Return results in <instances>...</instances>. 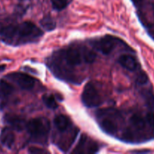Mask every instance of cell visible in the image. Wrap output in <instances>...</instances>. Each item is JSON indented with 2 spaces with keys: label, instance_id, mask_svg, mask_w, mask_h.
<instances>
[{
  "label": "cell",
  "instance_id": "cell-9",
  "mask_svg": "<svg viewBox=\"0 0 154 154\" xmlns=\"http://www.w3.org/2000/svg\"><path fill=\"white\" fill-rule=\"evenodd\" d=\"M98 145L93 141L87 138L85 135H82L79 141L78 145L72 150V153H96L98 151Z\"/></svg>",
  "mask_w": 154,
  "mask_h": 154
},
{
  "label": "cell",
  "instance_id": "cell-5",
  "mask_svg": "<svg viewBox=\"0 0 154 154\" xmlns=\"http://www.w3.org/2000/svg\"><path fill=\"white\" fill-rule=\"evenodd\" d=\"M25 128L35 141L42 142L46 140L49 133L50 123L46 118H34L26 123Z\"/></svg>",
  "mask_w": 154,
  "mask_h": 154
},
{
  "label": "cell",
  "instance_id": "cell-23",
  "mask_svg": "<svg viewBox=\"0 0 154 154\" xmlns=\"http://www.w3.org/2000/svg\"><path fill=\"white\" fill-rule=\"evenodd\" d=\"M5 65H1L0 66V72H3L5 70Z\"/></svg>",
  "mask_w": 154,
  "mask_h": 154
},
{
  "label": "cell",
  "instance_id": "cell-11",
  "mask_svg": "<svg viewBox=\"0 0 154 154\" xmlns=\"http://www.w3.org/2000/svg\"><path fill=\"white\" fill-rule=\"evenodd\" d=\"M15 141V135L11 129L5 128L0 135V142L4 147L11 149L14 146Z\"/></svg>",
  "mask_w": 154,
  "mask_h": 154
},
{
  "label": "cell",
  "instance_id": "cell-15",
  "mask_svg": "<svg viewBox=\"0 0 154 154\" xmlns=\"http://www.w3.org/2000/svg\"><path fill=\"white\" fill-rule=\"evenodd\" d=\"M42 101H43L44 104L47 108H50V109H56L58 108V105H57L56 99L53 95L49 94H45L42 96Z\"/></svg>",
  "mask_w": 154,
  "mask_h": 154
},
{
  "label": "cell",
  "instance_id": "cell-14",
  "mask_svg": "<svg viewBox=\"0 0 154 154\" xmlns=\"http://www.w3.org/2000/svg\"><path fill=\"white\" fill-rule=\"evenodd\" d=\"M14 92V87L10 83L1 80L0 81V97L2 99H7Z\"/></svg>",
  "mask_w": 154,
  "mask_h": 154
},
{
  "label": "cell",
  "instance_id": "cell-24",
  "mask_svg": "<svg viewBox=\"0 0 154 154\" xmlns=\"http://www.w3.org/2000/svg\"><path fill=\"white\" fill-rule=\"evenodd\" d=\"M152 12H153V16H154V4L152 5Z\"/></svg>",
  "mask_w": 154,
  "mask_h": 154
},
{
  "label": "cell",
  "instance_id": "cell-10",
  "mask_svg": "<svg viewBox=\"0 0 154 154\" xmlns=\"http://www.w3.org/2000/svg\"><path fill=\"white\" fill-rule=\"evenodd\" d=\"M118 61L122 67L129 71H134L138 67L137 60L131 54H122L119 57Z\"/></svg>",
  "mask_w": 154,
  "mask_h": 154
},
{
  "label": "cell",
  "instance_id": "cell-6",
  "mask_svg": "<svg viewBox=\"0 0 154 154\" xmlns=\"http://www.w3.org/2000/svg\"><path fill=\"white\" fill-rule=\"evenodd\" d=\"M82 101L85 106L90 108L99 106L103 103L101 93L93 82H88L85 86Z\"/></svg>",
  "mask_w": 154,
  "mask_h": 154
},
{
  "label": "cell",
  "instance_id": "cell-20",
  "mask_svg": "<svg viewBox=\"0 0 154 154\" xmlns=\"http://www.w3.org/2000/svg\"><path fill=\"white\" fill-rule=\"evenodd\" d=\"M29 152L31 153H48L49 152L47 151L46 150H44V149H41V148H38V147H30L29 149Z\"/></svg>",
  "mask_w": 154,
  "mask_h": 154
},
{
  "label": "cell",
  "instance_id": "cell-18",
  "mask_svg": "<svg viewBox=\"0 0 154 154\" xmlns=\"http://www.w3.org/2000/svg\"><path fill=\"white\" fill-rule=\"evenodd\" d=\"M53 8L57 11H61L67 6V0H51Z\"/></svg>",
  "mask_w": 154,
  "mask_h": 154
},
{
  "label": "cell",
  "instance_id": "cell-3",
  "mask_svg": "<svg viewBox=\"0 0 154 154\" xmlns=\"http://www.w3.org/2000/svg\"><path fill=\"white\" fill-rule=\"evenodd\" d=\"M42 30L33 23L26 21L16 25L12 45H24L31 43L39 39L42 35Z\"/></svg>",
  "mask_w": 154,
  "mask_h": 154
},
{
  "label": "cell",
  "instance_id": "cell-1",
  "mask_svg": "<svg viewBox=\"0 0 154 154\" xmlns=\"http://www.w3.org/2000/svg\"><path fill=\"white\" fill-rule=\"evenodd\" d=\"M152 139H154V112L132 114L120 140L127 143H141Z\"/></svg>",
  "mask_w": 154,
  "mask_h": 154
},
{
  "label": "cell",
  "instance_id": "cell-22",
  "mask_svg": "<svg viewBox=\"0 0 154 154\" xmlns=\"http://www.w3.org/2000/svg\"><path fill=\"white\" fill-rule=\"evenodd\" d=\"M131 1H132V2L134 3V4L138 5V4H140V2H142L143 0H131Z\"/></svg>",
  "mask_w": 154,
  "mask_h": 154
},
{
  "label": "cell",
  "instance_id": "cell-8",
  "mask_svg": "<svg viewBox=\"0 0 154 154\" xmlns=\"http://www.w3.org/2000/svg\"><path fill=\"white\" fill-rule=\"evenodd\" d=\"M8 78L16 83L21 89L25 90H30L34 87L35 79L29 75L21 72H14L9 74Z\"/></svg>",
  "mask_w": 154,
  "mask_h": 154
},
{
  "label": "cell",
  "instance_id": "cell-21",
  "mask_svg": "<svg viewBox=\"0 0 154 154\" xmlns=\"http://www.w3.org/2000/svg\"><path fill=\"white\" fill-rule=\"evenodd\" d=\"M150 150H133L131 151V153H149Z\"/></svg>",
  "mask_w": 154,
  "mask_h": 154
},
{
  "label": "cell",
  "instance_id": "cell-16",
  "mask_svg": "<svg viewBox=\"0 0 154 154\" xmlns=\"http://www.w3.org/2000/svg\"><path fill=\"white\" fill-rule=\"evenodd\" d=\"M143 97L144 99L146 106L151 111H154V94L151 90H145L143 92Z\"/></svg>",
  "mask_w": 154,
  "mask_h": 154
},
{
  "label": "cell",
  "instance_id": "cell-17",
  "mask_svg": "<svg viewBox=\"0 0 154 154\" xmlns=\"http://www.w3.org/2000/svg\"><path fill=\"white\" fill-rule=\"evenodd\" d=\"M40 24L42 28L45 29L47 31H51V30L54 29L56 27V23L49 16H46L42 18L40 21Z\"/></svg>",
  "mask_w": 154,
  "mask_h": 154
},
{
  "label": "cell",
  "instance_id": "cell-12",
  "mask_svg": "<svg viewBox=\"0 0 154 154\" xmlns=\"http://www.w3.org/2000/svg\"><path fill=\"white\" fill-rule=\"evenodd\" d=\"M54 124L57 130L60 132H65L71 127L72 123L66 116L60 114L56 116L54 120Z\"/></svg>",
  "mask_w": 154,
  "mask_h": 154
},
{
  "label": "cell",
  "instance_id": "cell-13",
  "mask_svg": "<svg viewBox=\"0 0 154 154\" xmlns=\"http://www.w3.org/2000/svg\"><path fill=\"white\" fill-rule=\"evenodd\" d=\"M5 121L15 130L21 131L26 127V122L18 116L8 114L5 117Z\"/></svg>",
  "mask_w": 154,
  "mask_h": 154
},
{
  "label": "cell",
  "instance_id": "cell-4",
  "mask_svg": "<svg viewBox=\"0 0 154 154\" xmlns=\"http://www.w3.org/2000/svg\"><path fill=\"white\" fill-rule=\"evenodd\" d=\"M60 56L66 66L69 67L79 66L82 62L91 63L96 57L95 54L92 51L86 48L81 50L76 47H69L67 49L60 51Z\"/></svg>",
  "mask_w": 154,
  "mask_h": 154
},
{
  "label": "cell",
  "instance_id": "cell-7",
  "mask_svg": "<svg viewBox=\"0 0 154 154\" xmlns=\"http://www.w3.org/2000/svg\"><path fill=\"white\" fill-rule=\"evenodd\" d=\"M121 42H122L121 39L114 36L105 35L100 38L91 41V44L97 51H100L103 54L107 55L110 54Z\"/></svg>",
  "mask_w": 154,
  "mask_h": 154
},
{
  "label": "cell",
  "instance_id": "cell-2",
  "mask_svg": "<svg viewBox=\"0 0 154 154\" xmlns=\"http://www.w3.org/2000/svg\"><path fill=\"white\" fill-rule=\"evenodd\" d=\"M96 118L101 130L111 136L117 134L122 123L120 112L111 108L98 110L96 113Z\"/></svg>",
  "mask_w": 154,
  "mask_h": 154
},
{
  "label": "cell",
  "instance_id": "cell-19",
  "mask_svg": "<svg viewBox=\"0 0 154 154\" xmlns=\"http://www.w3.org/2000/svg\"><path fill=\"white\" fill-rule=\"evenodd\" d=\"M148 81V77L144 72H141L137 75V79H136V83H137V85H143V84H146Z\"/></svg>",
  "mask_w": 154,
  "mask_h": 154
}]
</instances>
